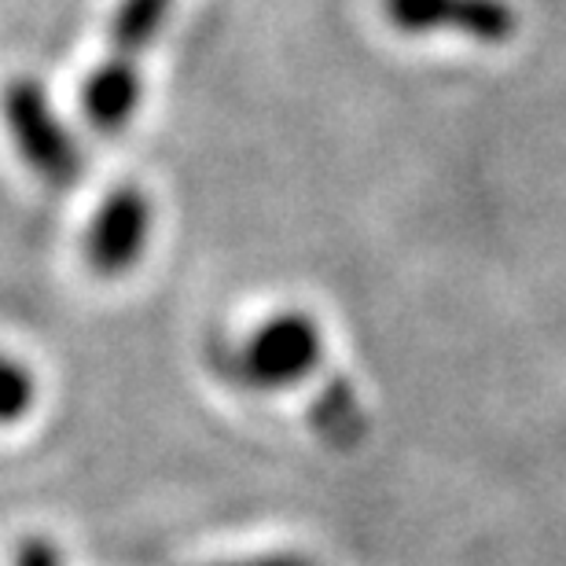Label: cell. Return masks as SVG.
Segmentation results:
<instances>
[{"mask_svg":"<svg viewBox=\"0 0 566 566\" xmlns=\"http://www.w3.org/2000/svg\"><path fill=\"white\" fill-rule=\"evenodd\" d=\"M0 115H4V126L11 133V140H15L19 155L27 158V166L44 185L52 188L77 185V177H82V151H77L71 129L52 111L41 82H33V77L8 82L4 96H0Z\"/></svg>","mask_w":566,"mask_h":566,"instance_id":"1","label":"cell"},{"mask_svg":"<svg viewBox=\"0 0 566 566\" xmlns=\"http://www.w3.org/2000/svg\"><path fill=\"white\" fill-rule=\"evenodd\" d=\"M324 343L310 313H276L235 354V376L254 390H287L321 365Z\"/></svg>","mask_w":566,"mask_h":566,"instance_id":"2","label":"cell"},{"mask_svg":"<svg viewBox=\"0 0 566 566\" xmlns=\"http://www.w3.org/2000/svg\"><path fill=\"white\" fill-rule=\"evenodd\" d=\"M382 11L401 33H460L479 44H504L518 30L507 0H382Z\"/></svg>","mask_w":566,"mask_h":566,"instance_id":"3","label":"cell"},{"mask_svg":"<svg viewBox=\"0 0 566 566\" xmlns=\"http://www.w3.org/2000/svg\"><path fill=\"white\" fill-rule=\"evenodd\" d=\"M151 232V202L137 185H122L99 202L85 232V262L99 280L126 276L147 247Z\"/></svg>","mask_w":566,"mask_h":566,"instance_id":"4","label":"cell"},{"mask_svg":"<svg viewBox=\"0 0 566 566\" xmlns=\"http://www.w3.org/2000/svg\"><path fill=\"white\" fill-rule=\"evenodd\" d=\"M169 8H174V0H118V11L111 19V49L104 66L122 74H140V52L158 38Z\"/></svg>","mask_w":566,"mask_h":566,"instance_id":"5","label":"cell"},{"mask_svg":"<svg viewBox=\"0 0 566 566\" xmlns=\"http://www.w3.org/2000/svg\"><path fill=\"white\" fill-rule=\"evenodd\" d=\"M137 104H140V74H122L99 63L93 77L85 82L82 111L96 133H107V137L111 133H122L129 126Z\"/></svg>","mask_w":566,"mask_h":566,"instance_id":"6","label":"cell"},{"mask_svg":"<svg viewBox=\"0 0 566 566\" xmlns=\"http://www.w3.org/2000/svg\"><path fill=\"white\" fill-rule=\"evenodd\" d=\"M38 398V382L15 357L0 354V423H19Z\"/></svg>","mask_w":566,"mask_h":566,"instance_id":"7","label":"cell"},{"mask_svg":"<svg viewBox=\"0 0 566 566\" xmlns=\"http://www.w3.org/2000/svg\"><path fill=\"white\" fill-rule=\"evenodd\" d=\"M316 423L335 438H354V430H360L357 398L343 379H335L332 387L321 394V401H316Z\"/></svg>","mask_w":566,"mask_h":566,"instance_id":"8","label":"cell"},{"mask_svg":"<svg viewBox=\"0 0 566 566\" xmlns=\"http://www.w3.org/2000/svg\"><path fill=\"white\" fill-rule=\"evenodd\" d=\"M15 566H60V552L49 537H27L19 545Z\"/></svg>","mask_w":566,"mask_h":566,"instance_id":"9","label":"cell"},{"mask_svg":"<svg viewBox=\"0 0 566 566\" xmlns=\"http://www.w3.org/2000/svg\"><path fill=\"white\" fill-rule=\"evenodd\" d=\"M221 566H313V563H310V559H302V556H287V552H280V556H254V559L221 563Z\"/></svg>","mask_w":566,"mask_h":566,"instance_id":"10","label":"cell"}]
</instances>
